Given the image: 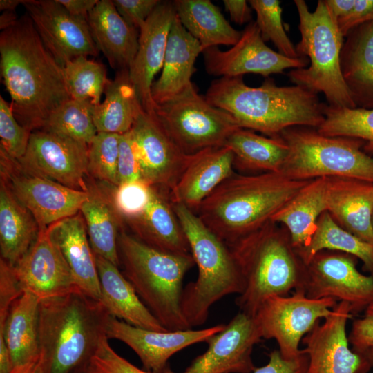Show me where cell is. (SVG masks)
<instances>
[{"label":"cell","mask_w":373,"mask_h":373,"mask_svg":"<svg viewBox=\"0 0 373 373\" xmlns=\"http://www.w3.org/2000/svg\"><path fill=\"white\" fill-rule=\"evenodd\" d=\"M1 73L19 123L41 129L50 115L71 99L64 69L44 45L28 14L0 35Z\"/></svg>","instance_id":"cell-1"},{"label":"cell","mask_w":373,"mask_h":373,"mask_svg":"<svg viewBox=\"0 0 373 373\" xmlns=\"http://www.w3.org/2000/svg\"><path fill=\"white\" fill-rule=\"evenodd\" d=\"M205 97L231 115L240 128L271 137L294 126L317 128L325 119V104L317 93L294 84L280 86L269 77L258 87L245 84L243 76L218 77Z\"/></svg>","instance_id":"cell-2"},{"label":"cell","mask_w":373,"mask_h":373,"mask_svg":"<svg viewBox=\"0 0 373 373\" xmlns=\"http://www.w3.org/2000/svg\"><path fill=\"white\" fill-rule=\"evenodd\" d=\"M310 180H291L281 172L233 173L202 201L195 213L230 246L270 221Z\"/></svg>","instance_id":"cell-3"},{"label":"cell","mask_w":373,"mask_h":373,"mask_svg":"<svg viewBox=\"0 0 373 373\" xmlns=\"http://www.w3.org/2000/svg\"><path fill=\"white\" fill-rule=\"evenodd\" d=\"M110 314L80 289L41 300L39 343L44 373H86Z\"/></svg>","instance_id":"cell-4"},{"label":"cell","mask_w":373,"mask_h":373,"mask_svg":"<svg viewBox=\"0 0 373 373\" xmlns=\"http://www.w3.org/2000/svg\"><path fill=\"white\" fill-rule=\"evenodd\" d=\"M229 247L243 280L240 312L254 316L267 299L303 289L306 265L284 227L270 220Z\"/></svg>","instance_id":"cell-5"},{"label":"cell","mask_w":373,"mask_h":373,"mask_svg":"<svg viewBox=\"0 0 373 373\" xmlns=\"http://www.w3.org/2000/svg\"><path fill=\"white\" fill-rule=\"evenodd\" d=\"M117 247L123 275L160 324L168 331L192 329L181 306L184 278L195 265L191 254L160 251L124 230Z\"/></svg>","instance_id":"cell-6"},{"label":"cell","mask_w":373,"mask_h":373,"mask_svg":"<svg viewBox=\"0 0 373 373\" xmlns=\"http://www.w3.org/2000/svg\"><path fill=\"white\" fill-rule=\"evenodd\" d=\"M197 265L196 280L183 289L181 306L192 327L207 321L211 306L229 294H240L243 280L230 247L186 206L172 203Z\"/></svg>","instance_id":"cell-7"},{"label":"cell","mask_w":373,"mask_h":373,"mask_svg":"<svg viewBox=\"0 0 373 373\" xmlns=\"http://www.w3.org/2000/svg\"><path fill=\"white\" fill-rule=\"evenodd\" d=\"M294 3L300 33L296 49L300 57L307 58L309 66L289 71L287 75L290 82L317 94L323 93L329 106L356 108L341 70L344 37L325 0H318L312 12L304 0H294Z\"/></svg>","instance_id":"cell-8"},{"label":"cell","mask_w":373,"mask_h":373,"mask_svg":"<svg viewBox=\"0 0 373 373\" xmlns=\"http://www.w3.org/2000/svg\"><path fill=\"white\" fill-rule=\"evenodd\" d=\"M279 136L289 147L280 171L285 177L294 180L341 177L373 183V157L363 151V141L325 136L306 126L288 128Z\"/></svg>","instance_id":"cell-9"},{"label":"cell","mask_w":373,"mask_h":373,"mask_svg":"<svg viewBox=\"0 0 373 373\" xmlns=\"http://www.w3.org/2000/svg\"><path fill=\"white\" fill-rule=\"evenodd\" d=\"M155 115L186 154L224 146L240 128L228 113L211 104L193 84L175 98L157 105Z\"/></svg>","instance_id":"cell-10"},{"label":"cell","mask_w":373,"mask_h":373,"mask_svg":"<svg viewBox=\"0 0 373 373\" xmlns=\"http://www.w3.org/2000/svg\"><path fill=\"white\" fill-rule=\"evenodd\" d=\"M290 296L267 299L254 316L262 338L274 339L285 359L298 356L303 350L300 343L320 320L332 314L338 302L330 298L314 299L303 289Z\"/></svg>","instance_id":"cell-11"},{"label":"cell","mask_w":373,"mask_h":373,"mask_svg":"<svg viewBox=\"0 0 373 373\" xmlns=\"http://www.w3.org/2000/svg\"><path fill=\"white\" fill-rule=\"evenodd\" d=\"M1 177L30 212L39 229L77 214L88 191H79L24 171L17 160L0 148Z\"/></svg>","instance_id":"cell-12"},{"label":"cell","mask_w":373,"mask_h":373,"mask_svg":"<svg viewBox=\"0 0 373 373\" xmlns=\"http://www.w3.org/2000/svg\"><path fill=\"white\" fill-rule=\"evenodd\" d=\"M356 259L337 251L316 253L306 265L303 289L307 296L345 302L352 315L365 311L373 303V275L361 273Z\"/></svg>","instance_id":"cell-13"},{"label":"cell","mask_w":373,"mask_h":373,"mask_svg":"<svg viewBox=\"0 0 373 373\" xmlns=\"http://www.w3.org/2000/svg\"><path fill=\"white\" fill-rule=\"evenodd\" d=\"M18 162L26 172L87 191L88 145L42 129L31 133Z\"/></svg>","instance_id":"cell-14"},{"label":"cell","mask_w":373,"mask_h":373,"mask_svg":"<svg viewBox=\"0 0 373 373\" xmlns=\"http://www.w3.org/2000/svg\"><path fill=\"white\" fill-rule=\"evenodd\" d=\"M207 73L215 77H238L255 73L265 77L286 69L307 67L306 57L289 58L266 45L256 21L242 30L238 41L227 50L218 46L202 52Z\"/></svg>","instance_id":"cell-15"},{"label":"cell","mask_w":373,"mask_h":373,"mask_svg":"<svg viewBox=\"0 0 373 373\" xmlns=\"http://www.w3.org/2000/svg\"><path fill=\"white\" fill-rule=\"evenodd\" d=\"M44 45L64 67L81 56L99 54L88 21L70 15L57 0H23Z\"/></svg>","instance_id":"cell-16"},{"label":"cell","mask_w":373,"mask_h":373,"mask_svg":"<svg viewBox=\"0 0 373 373\" xmlns=\"http://www.w3.org/2000/svg\"><path fill=\"white\" fill-rule=\"evenodd\" d=\"M352 316L350 305L339 302L330 316L303 337L306 373H367L372 367L364 354L349 347L346 324Z\"/></svg>","instance_id":"cell-17"},{"label":"cell","mask_w":373,"mask_h":373,"mask_svg":"<svg viewBox=\"0 0 373 373\" xmlns=\"http://www.w3.org/2000/svg\"><path fill=\"white\" fill-rule=\"evenodd\" d=\"M139 160L142 180L170 191L189 160L157 117L142 108L130 130Z\"/></svg>","instance_id":"cell-18"},{"label":"cell","mask_w":373,"mask_h":373,"mask_svg":"<svg viewBox=\"0 0 373 373\" xmlns=\"http://www.w3.org/2000/svg\"><path fill=\"white\" fill-rule=\"evenodd\" d=\"M254 316L239 312L206 343L207 350L181 372L166 367L162 373H251L256 367L254 347L262 340Z\"/></svg>","instance_id":"cell-19"},{"label":"cell","mask_w":373,"mask_h":373,"mask_svg":"<svg viewBox=\"0 0 373 373\" xmlns=\"http://www.w3.org/2000/svg\"><path fill=\"white\" fill-rule=\"evenodd\" d=\"M225 325L218 324L197 330L153 331L131 325L110 315L106 335L108 339L119 340L130 347L147 371L162 373L173 354L193 344L207 342Z\"/></svg>","instance_id":"cell-20"},{"label":"cell","mask_w":373,"mask_h":373,"mask_svg":"<svg viewBox=\"0 0 373 373\" xmlns=\"http://www.w3.org/2000/svg\"><path fill=\"white\" fill-rule=\"evenodd\" d=\"M13 269L22 289L40 300L79 289L50 227L40 230L35 242Z\"/></svg>","instance_id":"cell-21"},{"label":"cell","mask_w":373,"mask_h":373,"mask_svg":"<svg viewBox=\"0 0 373 373\" xmlns=\"http://www.w3.org/2000/svg\"><path fill=\"white\" fill-rule=\"evenodd\" d=\"M176 16L173 1H160L140 29L138 49L128 68L129 78L144 110L155 114L151 96L154 77L163 66L171 24Z\"/></svg>","instance_id":"cell-22"},{"label":"cell","mask_w":373,"mask_h":373,"mask_svg":"<svg viewBox=\"0 0 373 373\" xmlns=\"http://www.w3.org/2000/svg\"><path fill=\"white\" fill-rule=\"evenodd\" d=\"M233 154L224 146L190 154L189 160L169 191L172 203L182 204L195 213L202 201L233 173Z\"/></svg>","instance_id":"cell-23"},{"label":"cell","mask_w":373,"mask_h":373,"mask_svg":"<svg viewBox=\"0 0 373 373\" xmlns=\"http://www.w3.org/2000/svg\"><path fill=\"white\" fill-rule=\"evenodd\" d=\"M327 211L343 229L373 244V183L354 178H327Z\"/></svg>","instance_id":"cell-24"},{"label":"cell","mask_w":373,"mask_h":373,"mask_svg":"<svg viewBox=\"0 0 373 373\" xmlns=\"http://www.w3.org/2000/svg\"><path fill=\"white\" fill-rule=\"evenodd\" d=\"M202 52L199 41L176 15L169 34L162 73L151 87L156 105L175 98L193 85L191 78L196 70L195 62Z\"/></svg>","instance_id":"cell-25"},{"label":"cell","mask_w":373,"mask_h":373,"mask_svg":"<svg viewBox=\"0 0 373 373\" xmlns=\"http://www.w3.org/2000/svg\"><path fill=\"white\" fill-rule=\"evenodd\" d=\"M126 222L133 229V236L156 249L175 254H191L169 190L152 186L151 198L144 212Z\"/></svg>","instance_id":"cell-26"},{"label":"cell","mask_w":373,"mask_h":373,"mask_svg":"<svg viewBox=\"0 0 373 373\" xmlns=\"http://www.w3.org/2000/svg\"><path fill=\"white\" fill-rule=\"evenodd\" d=\"M93 39L115 69H128L138 49L139 35L119 15L113 1L99 0L89 13Z\"/></svg>","instance_id":"cell-27"},{"label":"cell","mask_w":373,"mask_h":373,"mask_svg":"<svg viewBox=\"0 0 373 373\" xmlns=\"http://www.w3.org/2000/svg\"><path fill=\"white\" fill-rule=\"evenodd\" d=\"M50 228L79 289L87 296L99 300L100 285L95 254L81 213L61 220Z\"/></svg>","instance_id":"cell-28"},{"label":"cell","mask_w":373,"mask_h":373,"mask_svg":"<svg viewBox=\"0 0 373 373\" xmlns=\"http://www.w3.org/2000/svg\"><path fill=\"white\" fill-rule=\"evenodd\" d=\"M341 49V70L356 107L373 108V20L350 30Z\"/></svg>","instance_id":"cell-29"},{"label":"cell","mask_w":373,"mask_h":373,"mask_svg":"<svg viewBox=\"0 0 373 373\" xmlns=\"http://www.w3.org/2000/svg\"><path fill=\"white\" fill-rule=\"evenodd\" d=\"M100 301L111 316L131 325L153 331L166 330L136 294L119 267L95 254Z\"/></svg>","instance_id":"cell-30"},{"label":"cell","mask_w":373,"mask_h":373,"mask_svg":"<svg viewBox=\"0 0 373 373\" xmlns=\"http://www.w3.org/2000/svg\"><path fill=\"white\" fill-rule=\"evenodd\" d=\"M41 300L28 290L11 305L3 325L0 341L10 352L13 368L23 365L40 354L39 307Z\"/></svg>","instance_id":"cell-31"},{"label":"cell","mask_w":373,"mask_h":373,"mask_svg":"<svg viewBox=\"0 0 373 373\" xmlns=\"http://www.w3.org/2000/svg\"><path fill=\"white\" fill-rule=\"evenodd\" d=\"M327 177L311 180L271 220L288 231L296 251L306 247L321 215L327 211Z\"/></svg>","instance_id":"cell-32"},{"label":"cell","mask_w":373,"mask_h":373,"mask_svg":"<svg viewBox=\"0 0 373 373\" xmlns=\"http://www.w3.org/2000/svg\"><path fill=\"white\" fill-rule=\"evenodd\" d=\"M87 187L88 195L79 212L86 223L90 246L95 254L119 267L117 239L124 220L113 204L111 192L108 195L95 184L88 183Z\"/></svg>","instance_id":"cell-33"},{"label":"cell","mask_w":373,"mask_h":373,"mask_svg":"<svg viewBox=\"0 0 373 373\" xmlns=\"http://www.w3.org/2000/svg\"><path fill=\"white\" fill-rule=\"evenodd\" d=\"M39 231L32 215L17 199L5 180L1 178V258L15 266L35 242Z\"/></svg>","instance_id":"cell-34"},{"label":"cell","mask_w":373,"mask_h":373,"mask_svg":"<svg viewBox=\"0 0 373 373\" xmlns=\"http://www.w3.org/2000/svg\"><path fill=\"white\" fill-rule=\"evenodd\" d=\"M173 4L179 20L202 51L218 45L233 46L242 35V31L233 28L209 0H175Z\"/></svg>","instance_id":"cell-35"},{"label":"cell","mask_w":373,"mask_h":373,"mask_svg":"<svg viewBox=\"0 0 373 373\" xmlns=\"http://www.w3.org/2000/svg\"><path fill=\"white\" fill-rule=\"evenodd\" d=\"M104 93V102L93 109L97 132L121 135L129 131L143 107L131 82L128 69L118 70L114 79H108Z\"/></svg>","instance_id":"cell-36"},{"label":"cell","mask_w":373,"mask_h":373,"mask_svg":"<svg viewBox=\"0 0 373 373\" xmlns=\"http://www.w3.org/2000/svg\"><path fill=\"white\" fill-rule=\"evenodd\" d=\"M225 146L233 154V166L244 171L280 172L289 147L280 137L260 135L239 128L227 140Z\"/></svg>","instance_id":"cell-37"},{"label":"cell","mask_w":373,"mask_h":373,"mask_svg":"<svg viewBox=\"0 0 373 373\" xmlns=\"http://www.w3.org/2000/svg\"><path fill=\"white\" fill-rule=\"evenodd\" d=\"M322 250L349 254L363 262V269L373 275V244L363 240L340 227L327 211L318 218L316 231L309 245L298 251L307 265L312 257Z\"/></svg>","instance_id":"cell-38"},{"label":"cell","mask_w":373,"mask_h":373,"mask_svg":"<svg viewBox=\"0 0 373 373\" xmlns=\"http://www.w3.org/2000/svg\"><path fill=\"white\" fill-rule=\"evenodd\" d=\"M325 119L316 128L323 135L358 139L363 151L373 155V108L334 107L325 104Z\"/></svg>","instance_id":"cell-39"},{"label":"cell","mask_w":373,"mask_h":373,"mask_svg":"<svg viewBox=\"0 0 373 373\" xmlns=\"http://www.w3.org/2000/svg\"><path fill=\"white\" fill-rule=\"evenodd\" d=\"M93 107L89 101L70 99L50 115L41 129L89 145L98 133Z\"/></svg>","instance_id":"cell-40"},{"label":"cell","mask_w":373,"mask_h":373,"mask_svg":"<svg viewBox=\"0 0 373 373\" xmlns=\"http://www.w3.org/2000/svg\"><path fill=\"white\" fill-rule=\"evenodd\" d=\"M63 69L71 99L89 101L94 106L101 103L108 81L104 65L81 56L66 63Z\"/></svg>","instance_id":"cell-41"},{"label":"cell","mask_w":373,"mask_h":373,"mask_svg":"<svg viewBox=\"0 0 373 373\" xmlns=\"http://www.w3.org/2000/svg\"><path fill=\"white\" fill-rule=\"evenodd\" d=\"M248 2L256 12L255 21L263 40L271 41L278 52L287 57H300L296 46L284 29L280 1L278 0H249Z\"/></svg>","instance_id":"cell-42"},{"label":"cell","mask_w":373,"mask_h":373,"mask_svg":"<svg viewBox=\"0 0 373 373\" xmlns=\"http://www.w3.org/2000/svg\"><path fill=\"white\" fill-rule=\"evenodd\" d=\"M119 138V134L98 132L88 145V174L114 186H118Z\"/></svg>","instance_id":"cell-43"},{"label":"cell","mask_w":373,"mask_h":373,"mask_svg":"<svg viewBox=\"0 0 373 373\" xmlns=\"http://www.w3.org/2000/svg\"><path fill=\"white\" fill-rule=\"evenodd\" d=\"M152 186L143 180L120 184L115 186L111 195L113 204L124 221L140 217L147 208Z\"/></svg>","instance_id":"cell-44"},{"label":"cell","mask_w":373,"mask_h":373,"mask_svg":"<svg viewBox=\"0 0 373 373\" xmlns=\"http://www.w3.org/2000/svg\"><path fill=\"white\" fill-rule=\"evenodd\" d=\"M32 131L15 117L11 103L0 97V148L10 157L19 160L24 155Z\"/></svg>","instance_id":"cell-45"},{"label":"cell","mask_w":373,"mask_h":373,"mask_svg":"<svg viewBox=\"0 0 373 373\" xmlns=\"http://www.w3.org/2000/svg\"><path fill=\"white\" fill-rule=\"evenodd\" d=\"M108 340L106 335L101 339L86 373H151L138 368L116 353Z\"/></svg>","instance_id":"cell-46"},{"label":"cell","mask_w":373,"mask_h":373,"mask_svg":"<svg viewBox=\"0 0 373 373\" xmlns=\"http://www.w3.org/2000/svg\"><path fill=\"white\" fill-rule=\"evenodd\" d=\"M141 179L140 165L129 131L120 135L117 162L118 185Z\"/></svg>","instance_id":"cell-47"},{"label":"cell","mask_w":373,"mask_h":373,"mask_svg":"<svg viewBox=\"0 0 373 373\" xmlns=\"http://www.w3.org/2000/svg\"><path fill=\"white\" fill-rule=\"evenodd\" d=\"M22 289L13 269V266L0 259V325L6 319L10 307L22 293Z\"/></svg>","instance_id":"cell-48"},{"label":"cell","mask_w":373,"mask_h":373,"mask_svg":"<svg viewBox=\"0 0 373 373\" xmlns=\"http://www.w3.org/2000/svg\"><path fill=\"white\" fill-rule=\"evenodd\" d=\"M117 10L131 26L140 29L157 5L159 0H114Z\"/></svg>","instance_id":"cell-49"},{"label":"cell","mask_w":373,"mask_h":373,"mask_svg":"<svg viewBox=\"0 0 373 373\" xmlns=\"http://www.w3.org/2000/svg\"><path fill=\"white\" fill-rule=\"evenodd\" d=\"M348 340L353 350L358 353L373 347V303L362 317L353 321Z\"/></svg>","instance_id":"cell-50"},{"label":"cell","mask_w":373,"mask_h":373,"mask_svg":"<svg viewBox=\"0 0 373 373\" xmlns=\"http://www.w3.org/2000/svg\"><path fill=\"white\" fill-rule=\"evenodd\" d=\"M307 364L308 356L304 349L292 359L284 358L278 350H274L270 352L267 363L251 373H306Z\"/></svg>","instance_id":"cell-51"},{"label":"cell","mask_w":373,"mask_h":373,"mask_svg":"<svg viewBox=\"0 0 373 373\" xmlns=\"http://www.w3.org/2000/svg\"><path fill=\"white\" fill-rule=\"evenodd\" d=\"M372 20L373 0H355L352 9L336 23L341 33L345 37L354 28Z\"/></svg>","instance_id":"cell-52"},{"label":"cell","mask_w":373,"mask_h":373,"mask_svg":"<svg viewBox=\"0 0 373 373\" xmlns=\"http://www.w3.org/2000/svg\"><path fill=\"white\" fill-rule=\"evenodd\" d=\"M223 4L229 14L231 20L236 23L242 25L251 21L252 8L245 0H224Z\"/></svg>","instance_id":"cell-53"},{"label":"cell","mask_w":373,"mask_h":373,"mask_svg":"<svg viewBox=\"0 0 373 373\" xmlns=\"http://www.w3.org/2000/svg\"><path fill=\"white\" fill-rule=\"evenodd\" d=\"M73 16L88 20L89 13L99 0H57Z\"/></svg>","instance_id":"cell-54"},{"label":"cell","mask_w":373,"mask_h":373,"mask_svg":"<svg viewBox=\"0 0 373 373\" xmlns=\"http://www.w3.org/2000/svg\"><path fill=\"white\" fill-rule=\"evenodd\" d=\"M325 2L332 17L337 21L352 9L355 0H325Z\"/></svg>","instance_id":"cell-55"},{"label":"cell","mask_w":373,"mask_h":373,"mask_svg":"<svg viewBox=\"0 0 373 373\" xmlns=\"http://www.w3.org/2000/svg\"><path fill=\"white\" fill-rule=\"evenodd\" d=\"M10 373H44V360L41 354L31 361L15 367Z\"/></svg>","instance_id":"cell-56"},{"label":"cell","mask_w":373,"mask_h":373,"mask_svg":"<svg viewBox=\"0 0 373 373\" xmlns=\"http://www.w3.org/2000/svg\"><path fill=\"white\" fill-rule=\"evenodd\" d=\"M18 19L15 11H3L0 16V29L1 31L14 26Z\"/></svg>","instance_id":"cell-57"},{"label":"cell","mask_w":373,"mask_h":373,"mask_svg":"<svg viewBox=\"0 0 373 373\" xmlns=\"http://www.w3.org/2000/svg\"><path fill=\"white\" fill-rule=\"evenodd\" d=\"M23 0H1L0 10L3 11H15L16 8L22 4Z\"/></svg>","instance_id":"cell-58"},{"label":"cell","mask_w":373,"mask_h":373,"mask_svg":"<svg viewBox=\"0 0 373 373\" xmlns=\"http://www.w3.org/2000/svg\"><path fill=\"white\" fill-rule=\"evenodd\" d=\"M361 354H364L365 356V357L368 360L371 367H373V347L365 350V352H363Z\"/></svg>","instance_id":"cell-59"},{"label":"cell","mask_w":373,"mask_h":373,"mask_svg":"<svg viewBox=\"0 0 373 373\" xmlns=\"http://www.w3.org/2000/svg\"><path fill=\"white\" fill-rule=\"evenodd\" d=\"M372 227H373V212H372Z\"/></svg>","instance_id":"cell-60"}]
</instances>
